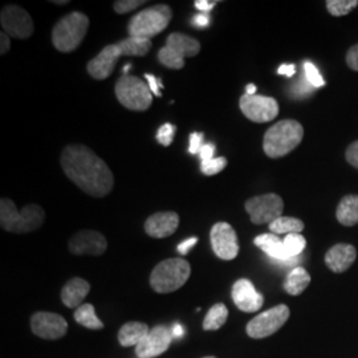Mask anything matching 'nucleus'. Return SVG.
Returning <instances> with one entry per match:
<instances>
[{
    "mask_svg": "<svg viewBox=\"0 0 358 358\" xmlns=\"http://www.w3.org/2000/svg\"><path fill=\"white\" fill-rule=\"evenodd\" d=\"M65 176L78 189L94 198H103L113 190L112 170L97 154L84 145L66 146L60 158Z\"/></svg>",
    "mask_w": 358,
    "mask_h": 358,
    "instance_id": "nucleus-1",
    "label": "nucleus"
},
{
    "mask_svg": "<svg viewBox=\"0 0 358 358\" xmlns=\"http://www.w3.org/2000/svg\"><path fill=\"white\" fill-rule=\"evenodd\" d=\"M152 48V40L146 38H124L115 44L106 45L87 65V71L96 80H105L115 71L121 56H145Z\"/></svg>",
    "mask_w": 358,
    "mask_h": 358,
    "instance_id": "nucleus-2",
    "label": "nucleus"
},
{
    "mask_svg": "<svg viewBox=\"0 0 358 358\" xmlns=\"http://www.w3.org/2000/svg\"><path fill=\"white\" fill-rule=\"evenodd\" d=\"M45 219L44 210L38 205H27L17 210L11 199L0 201V226L13 234H26L40 229Z\"/></svg>",
    "mask_w": 358,
    "mask_h": 358,
    "instance_id": "nucleus-3",
    "label": "nucleus"
},
{
    "mask_svg": "<svg viewBox=\"0 0 358 358\" xmlns=\"http://www.w3.org/2000/svg\"><path fill=\"white\" fill-rule=\"evenodd\" d=\"M304 137V128L294 120H282L267 130L263 149L269 158H280L296 149Z\"/></svg>",
    "mask_w": 358,
    "mask_h": 358,
    "instance_id": "nucleus-4",
    "label": "nucleus"
},
{
    "mask_svg": "<svg viewBox=\"0 0 358 358\" xmlns=\"http://www.w3.org/2000/svg\"><path fill=\"white\" fill-rule=\"evenodd\" d=\"M90 27L85 13H71L63 16L52 29V41L57 51L73 52L80 47Z\"/></svg>",
    "mask_w": 358,
    "mask_h": 358,
    "instance_id": "nucleus-5",
    "label": "nucleus"
},
{
    "mask_svg": "<svg viewBox=\"0 0 358 358\" xmlns=\"http://www.w3.org/2000/svg\"><path fill=\"white\" fill-rule=\"evenodd\" d=\"M192 267L185 259H166L161 262L150 275V285L157 294H171L189 280Z\"/></svg>",
    "mask_w": 358,
    "mask_h": 358,
    "instance_id": "nucleus-6",
    "label": "nucleus"
},
{
    "mask_svg": "<svg viewBox=\"0 0 358 358\" xmlns=\"http://www.w3.org/2000/svg\"><path fill=\"white\" fill-rule=\"evenodd\" d=\"M173 13L166 4H157L154 7L145 8L141 13L134 15L128 24L130 38L150 40L155 35L166 29L171 22Z\"/></svg>",
    "mask_w": 358,
    "mask_h": 358,
    "instance_id": "nucleus-7",
    "label": "nucleus"
},
{
    "mask_svg": "<svg viewBox=\"0 0 358 358\" xmlns=\"http://www.w3.org/2000/svg\"><path fill=\"white\" fill-rule=\"evenodd\" d=\"M115 96L121 105L134 112H145L153 103V93L140 77L122 76L115 84Z\"/></svg>",
    "mask_w": 358,
    "mask_h": 358,
    "instance_id": "nucleus-8",
    "label": "nucleus"
},
{
    "mask_svg": "<svg viewBox=\"0 0 358 358\" xmlns=\"http://www.w3.org/2000/svg\"><path fill=\"white\" fill-rule=\"evenodd\" d=\"M201 52V43L196 38L185 34H171L166 40V45L158 52V60L170 69H182L186 57H194Z\"/></svg>",
    "mask_w": 358,
    "mask_h": 358,
    "instance_id": "nucleus-9",
    "label": "nucleus"
},
{
    "mask_svg": "<svg viewBox=\"0 0 358 358\" xmlns=\"http://www.w3.org/2000/svg\"><path fill=\"white\" fill-rule=\"evenodd\" d=\"M291 310L284 304L271 308L268 310L257 315L247 324V334L251 338H267L278 332L289 319Z\"/></svg>",
    "mask_w": 358,
    "mask_h": 358,
    "instance_id": "nucleus-10",
    "label": "nucleus"
},
{
    "mask_svg": "<svg viewBox=\"0 0 358 358\" xmlns=\"http://www.w3.org/2000/svg\"><path fill=\"white\" fill-rule=\"evenodd\" d=\"M284 202L278 194H264L254 196L245 202V211L255 224L272 223L282 217Z\"/></svg>",
    "mask_w": 358,
    "mask_h": 358,
    "instance_id": "nucleus-11",
    "label": "nucleus"
},
{
    "mask_svg": "<svg viewBox=\"0 0 358 358\" xmlns=\"http://www.w3.org/2000/svg\"><path fill=\"white\" fill-rule=\"evenodd\" d=\"M3 32L15 38H28L32 36L35 27L26 10L19 6H6L0 13Z\"/></svg>",
    "mask_w": 358,
    "mask_h": 358,
    "instance_id": "nucleus-12",
    "label": "nucleus"
},
{
    "mask_svg": "<svg viewBox=\"0 0 358 358\" xmlns=\"http://www.w3.org/2000/svg\"><path fill=\"white\" fill-rule=\"evenodd\" d=\"M239 106L248 120L257 124L269 122L279 115L278 101L272 97H266V96H257V94L250 96L245 93L241 97Z\"/></svg>",
    "mask_w": 358,
    "mask_h": 358,
    "instance_id": "nucleus-13",
    "label": "nucleus"
},
{
    "mask_svg": "<svg viewBox=\"0 0 358 358\" xmlns=\"http://www.w3.org/2000/svg\"><path fill=\"white\" fill-rule=\"evenodd\" d=\"M210 239L214 254L222 260H232L239 254L238 235L232 226L226 222H219L213 226Z\"/></svg>",
    "mask_w": 358,
    "mask_h": 358,
    "instance_id": "nucleus-14",
    "label": "nucleus"
},
{
    "mask_svg": "<svg viewBox=\"0 0 358 358\" xmlns=\"http://www.w3.org/2000/svg\"><path fill=\"white\" fill-rule=\"evenodd\" d=\"M31 329L44 340H59L68 331V322L63 316L52 312H38L31 317Z\"/></svg>",
    "mask_w": 358,
    "mask_h": 358,
    "instance_id": "nucleus-15",
    "label": "nucleus"
},
{
    "mask_svg": "<svg viewBox=\"0 0 358 358\" xmlns=\"http://www.w3.org/2000/svg\"><path fill=\"white\" fill-rule=\"evenodd\" d=\"M68 248L73 255L100 256L105 254L108 242L99 231L83 230L69 239Z\"/></svg>",
    "mask_w": 358,
    "mask_h": 358,
    "instance_id": "nucleus-16",
    "label": "nucleus"
},
{
    "mask_svg": "<svg viewBox=\"0 0 358 358\" xmlns=\"http://www.w3.org/2000/svg\"><path fill=\"white\" fill-rule=\"evenodd\" d=\"M173 334L166 327L158 325L136 346V355L140 358H154L164 355L171 345Z\"/></svg>",
    "mask_w": 358,
    "mask_h": 358,
    "instance_id": "nucleus-17",
    "label": "nucleus"
},
{
    "mask_svg": "<svg viewBox=\"0 0 358 358\" xmlns=\"http://www.w3.org/2000/svg\"><path fill=\"white\" fill-rule=\"evenodd\" d=\"M232 300L235 306L242 312L254 313L260 310L264 304V297L260 292H257L254 284L248 279H241L234 284L232 287Z\"/></svg>",
    "mask_w": 358,
    "mask_h": 358,
    "instance_id": "nucleus-18",
    "label": "nucleus"
},
{
    "mask_svg": "<svg viewBox=\"0 0 358 358\" xmlns=\"http://www.w3.org/2000/svg\"><path fill=\"white\" fill-rule=\"evenodd\" d=\"M178 226L179 215L177 213L162 211L148 217V220L145 222V232L155 239H164L171 236L177 231Z\"/></svg>",
    "mask_w": 358,
    "mask_h": 358,
    "instance_id": "nucleus-19",
    "label": "nucleus"
},
{
    "mask_svg": "<svg viewBox=\"0 0 358 358\" xmlns=\"http://www.w3.org/2000/svg\"><path fill=\"white\" fill-rule=\"evenodd\" d=\"M357 257V251L352 244H336L327 252L325 264L334 273L345 272Z\"/></svg>",
    "mask_w": 358,
    "mask_h": 358,
    "instance_id": "nucleus-20",
    "label": "nucleus"
},
{
    "mask_svg": "<svg viewBox=\"0 0 358 358\" xmlns=\"http://www.w3.org/2000/svg\"><path fill=\"white\" fill-rule=\"evenodd\" d=\"M254 243L262 251H264L271 259H273L279 263H285V264L296 263V257H291L288 255V252L285 251V247H284V242L275 234L259 235V236H256Z\"/></svg>",
    "mask_w": 358,
    "mask_h": 358,
    "instance_id": "nucleus-21",
    "label": "nucleus"
},
{
    "mask_svg": "<svg viewBox=\"0 0 358 358\" xmlns=\"http://www.w3.org/2000/svg\"><path fill=\"white\" fill-rule=\"evenodd\" d=\"M90 292V284L81 279V278H73L65 284L62 289V300L65 307L78 308L83 306L81 303Z\"/></svg>",
    "mask_w": 358,
    "mask_h": 358,
    "instance_id": "nucleus-22",
    "label": "nucleus"
},
{
    "mask_svg": "<svg viewBox=\"0 0 358 358\" xmlns=\"http://www.w3.org/2000/svg\"><path fill=\"white\" fill-rule=\"evenodd\" d=\"M149 332H150V328L145 322H138V321L127 322L118 331V343L125 348L137 346L149 334Z\"/></svg>",
    "mask_w": 358,
    "mask_h": 358,
    "instance_id": "nucleus-23",
    "label": "nucleus"
},
{
    "mask_svg": "<svg viewBox=\"0 0 358 358\" xmlns=\"http://www.w3.org/2000/svg\"><path fill=\"white\" fill-rule=\"evenodd\" d=\"M336 217L346 227L356 226L358 223V195H346L337 207Z\"/></svg>",
    "mask_w": 358,
    "mask_h": 358,
    "instance_id": "nucleus-24",
    "label": "nucleus"
},
{
    "mask_svg": "<svg viewBox=\"0 0 358 358\" xmlns=\"http://www.w3.org/2000/svg\"><path fill=\"white\" fill-rule=\"evenodd\" d=\"M309 282H310V275L308 273L307 269L296 267L287 276V280L284 282V289L287 294L299 296L307 289Z\"/></svg>",
    "mask_w": 358,
    "mask_h": 358,
    "instance_id": "nucleus-25",
    "label": "nucleus"
},
{
    "mask_svg": "<svg viewBox=\"0 0 358 358\" xmlns=\"http://www.w3.org/2000/svg\"><path fill=\"white\" fill-rule=\"evenodd\" d=\"M73 316H75L77 324H80L88 329H92V331H100L103 328V321L97 317L94 307L92 304L80 306L77 308Z\"/></svg>",
    "mask_w": 358,
    "mask_h": 358,
    "instance_id": "nucleus-26",
    "label": "nucleus"
},
{
    "mask_svg": "<svg viewBox=\"0 0 358 358\" xmlns=\"http://www.w3.org/2000/svg\"><path fill=\"white\" fill-rule=\"evenodd\" d=\"M227 319H229V309L224 304L217 303L215 306L210 308V310L207 312L205 320H203V329L205 331H217L226 324Z\"/></svg>",
    "mask_w": 358,
    "mask_h": 358,
    "instance_id": "nucleus-27",
    "label": "nucleus"
},
{
    "mask_svg": "<svg viewBox=\"0 0 358 358\" xmlns=\"http://www.w3.org/2000/svg\"><path fill=\"white\" fill-rule=\"evenodd\" d=\"M269 230L272 231L275 235H282V234H300L304 230V223L292 217H280L272 223H269Z\"/></svg>",
    "mask_w": 358,
    "mask_h": 358,
    "instance_id": "nucleus-28",
    "label": "nucleus"
},
{
    "mask_svg": "<svg viewBox=\"0 0 358 358\" xmlns=\"http://www.w3.org/2000/svg\"><path fill=\"white\" fill-rule=\"evenodd\" d=\"M282 242H284L285 251L291 257H297L304 251V248L307 245L306 238L300 234H288Z\"/></svg>",
    "mask_w": 358,
    "mask_h": 358,
    "instance_id": "nucleus-29",
    "label": "nucleus"
},
{
    "mask_svg": "<svg viewBox=\"0 0 358 358\" xmlns=\"http://www.w3.org/2000/svg\"><path fill=\"white\" fill-rule=\"evenodd\" d=\"M358 6L357 0H328L327 8L333 16H344Z\"/></svg>",
    "mask_w": 358,
    "mask_h": 358,
    "instance_id": "nucleus-30",
    "label": "nucleus"
},
{
    "mask_svg": "<svg viewBox=\"0 0 358 358\" xmlns=\"http://www.w3.org/2000/svg\"><path fill=\"white\" fill-rule=\"evenodd\" d=\"M227 166V158L224 157H217V158H213L210 161H202L201 162V171L205 176H215L217 173H220L224 167Z\"/></svg>",
    "mask_w": 358,
    "mask_h": 358,
    "instance_id": "nucleus-31",
    "label": "nucleus"
},
{
    "mask_svg": "<svg viewBox=\"0 0 358 358\" xmlns=\"http://www.w3.org/2000/svg\"><path fill=\"white\" fill-rule=\"evenodd\" d=\"M304 73H306L309 84L313 88H320V87L325 85V80L321 76L319 69L316 68V65L312 64L310 62L304 63Z\"/></svg>",
    "mask_w": 358,
    "mask_h": 358,
    "instance_id": "nucleus-32",
    "label": "nucleus"
},
{
    "mask_svg": "<svg viewBox=\"0 0 358 358\" xmlns=\"http://www.w3.org/2000/svg\"><path fill=\"white\" fill-rule=\"evenodd\" d=\"M177 128L173 124H164L157 131V141L159 142L162 146H170L171 142L174 140Z\"/></svg>",
    "mask_w": 358,
    "mask_h": 358,
    "instance_id": "nucleus-33",
    "label": "nucleus"
},
{
    "mask_svg": "<svg viewBox=\"0 0 358 358\" xmlns=\"http://www.w3.org/2000/svg\"><path fill=\"white\" fill-rule=\"evenodd\" d=\"M146 1L142 0H117L113 3V8L117 13H128L136 8H138L142 4H145Z\"/></svg>",
    "mask_w": 358,
    "mask_h": 358,
    "instance_id": "nucleus-34",
    "label": "nucleus"
},
{
    "mask_svg": "<svg viewBox=\"0 0 358 358\" xmlns=\"http://www.w3.org/2000/svg\"><path fill=\"white\" fill-rule=\"evenodd\" d=\"M203 145H205V143H203V133H192V136H190L189 153L199 154Z\"/></svg>",
    "mask_w": 358,
    "mask_h": 358,
    "instance_id": "nucleus-35",
    "label": "nucleus"
},
{
    "mask_svg": "<svg viewBox=\"0 0 358 358\" xmlns=\"http://www.w3.org/2000/svg\"><path fill=\"white\" fill-rule=\"evenodd\" d=\"M346 161L353 167L358 169V141L353 142L348 149H346Z\"/></svg>",
    "mask_w": 358,
    "mask_h": 358,
    "instance_id": "nucleus-36",
    "label": "nucleus"
},
{
    "mask_svg": "<svg viewBox=\"0 0 358 358\" xmlns=\"http://www.w3.org/2000/svg\"><path fill=\"white\" fill-rule=\"evenodd\" d=\"M346 64L349 65L350 69L358 72V44L346 53Z\"/></svg>",
    "mask_w": 358,
    "mask_h": 358,
    "instance_id": "nucleus-37",
    "label": "nucleus"
},
{
    "mask_svg": "<svg viewBox=\"0 0 358 358\" xmlns=\"http://www.w3.org/2000/svg\"><path fill=\"white\" fill-rule=\"evenodd\" d=\"M312 88H313V87L309 84L307 77H306V78L301 77L300 81H299V84L294 85V93H297L299 96H306V94L312 92V90H310Z\"/></svg>",
    "mask_w": 358,
    "mask_h": 358,
    "instance_id": "nucleus-38",
    "label": "nucleus"
},
{
    "mask_svg": "<svg viewBox=\"0 0 358 358\" xmlns=\"http://www.w3.org/2000/svg\"><path fill=\"white\" fill-rule=\"evenodd\" d=\"M196 243H198V238H195V236H194V238H189V239L183 241L182 243H179L177 250H178V252L180 255H187V254L190 252V250H192V247Z\"/></svg>",
    "mask_w": 358,
    "mask_h": 358,
    "instance_id": "nucleus-39",
    "label": "nucleus"
},
{
    "mask_svg": "<svg viewBox=\"0 0 358 358\" xmlns=\"http://www.w3.org/2000/svg\"><path fill=\"white\" fill-rule=\"evenodd\" d=\"M145 78H146V81H148V84H149V88L152 90V93H153L154 96L159 97V96H161L159 80H158L157 77H154L153 75H150V73H146Z\"/></svg>",
    "mask_w": 358,
    "mask_h": 358,
    "instance_id": "nucleus-40",
    "label": "nucleus"
},
{
    "mask_svg": "<svg viewBox=\"0 0 358 358\" xmlns=\"http://www.w3.org/2000/svg\"><path fill=\"white\" fill-rule=\"evenodd\" d=\"M215 153V146L213 143H205L199 152V157L202 161H210L214 158Z\"/></svg>",
    "mask_w": 358,
    "mask_h": 358,
    "instance_id": "nucleus-41",
    "label": "nucleus"
},
{
    "mask_svg": "<svg viewBox=\"0 0 358 358\" xmlns=\"http://www.w3.org/2000/svg\"><path fill=\"white\" fill-rule=\"evenodd\" d=\"M215 4H217V1H214V0L213 1H210V0H196L194 3L195 8L203 13H208V11H211L215 7Z\"/></svg>",
    "mask_w": 358,
    "mask_h": 358,
    "instance_id": "nucleus-42",
    "label": "nucleus"
},
{
    "mask_svg": "<svg viewBox=\"0 0 358 358\" xmlns=\"http://www.w3.org/2000/svg\"><path fill=\"white\" fill-rule=\"evenodd\" d=\"M11 48V41L10 36L6 32L0 34V55H6Z\"/></svg>",
    "mask_w": 358,
    "mask_h": 358,
    "instance_id": "nucleus-43",
    "label": "nucleus"
},
{
    "mask_svg": "<svg viewBox=\"0 0 358 358\" xmlns=\"http://www.w3.org/2000/svg\"><path fill=\"white\" fill-rule=\"evenodd\" d=\"M194 24L199 28H206L210 24V15L208 13H199L194 17Z\"/></svg>",
    "mask_w": 358,
    "mask_h": 358,
    "instance_id": "nucleus-44",
    "label": "nucleus"
},
{
    "mask_svg": "<svg viewBox=\"0 0 358 358\" xmlns=\"http://www.w3.org/2000/svg\"><path fill=\"white\" fill-rule=\"evenodd\" d=\"M279 75H285V76L292 77L296 73V65L294 64H282L280 65L279 71H278Z\"/></svg>",
    "mask_w": 358,
    "mask_h": 358,
    "instance_id": "nucleus-45",
    "label": "nucleus"
},
{
    "mask_svg": "<svg viewBox=\"0 0 358 358\" xmlns=\"http://www.w3.org/2000/svg\"><path fill=\"white\" fill-rule=\"evenodd\" d=\"M183 334H185V328L180 324H176L173 327V336L177 337V338H180Z\"/></svg>",
    "mask_w": 358,
    "mask_h": 358,
    "instance_id": "nucleus-46",
    "label": "nucleus"
},
{
    "mask_svg": "<svg viewBox=\"0 0 358 358\" xmlns=\"http://www.w3.org/2000/svg\"><path fill=\"white\" fill-rule=\"evenodd\" d=\"M245 90H247V94H250V96H254L256 92V87L254 85V84H248V85H247V88H245Z\"/></svg>",
    "mask_w": 358,
    "mask_h": 358,
    "instance_id": "nucleus-47",
    "label": "nucleus"
},
{
    "mask_svg": "<svg viewBox=\"0 0 358 358\" xmlns=\"http://www.w3.org/2000/svg\"><path fill=\"white\" fill-rule=\"evenodd\" d=\"M52 3H53V4H59V6H63V4H68L69 1H68V0H63V1H62V0H60V1H59V0H53Z\"/></svg>",
    "mask_w": 358,
    "mask_h": 358,
    "instance_id": "nucleus-48",
    "label": "nucleus"
},
{
    "mask_svg": "<svg viewBox=\"0 0 358 358\" xmlns=\"http://www.w3.org/2000/svg\"><path fill=\"white\" fill-rule=\"evenodd\" d=\"M203 358H217V357H213V356H208V357H203Z\"/></svg>",
    "mask_w": 358,
    "mask_h": 358,
    "instance_id": "nucleus-49",
    "label": "nucleus"
}]
</instances>
